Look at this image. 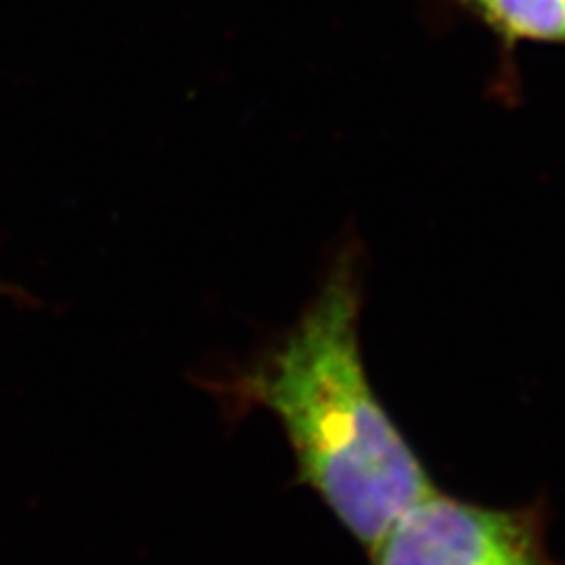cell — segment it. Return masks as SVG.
I'll use <instances>...</instances> for the list:
<instances>
[{
    "label": "cell",
    "instance_id": "2",
    "mask_svg": "<svg viewBox=\"0 0 565 565\" xmlns=\"http://www.w3.org/2000/svg\"><path fill=\"white\" fill-rule=\"evenodd\" d=\"M373 565H554L537 509H494L431 490L370 546Z\"/></svg>",
    "mask_w": 565,
    "mask_h": 565
},
{
    "label": "cell",
    "instance_id": "3",
    "mask_svg": "<svg viewBox=\"0 0 565 565\" xmlns=\"http://www.w3.org/2000/svg\"><path fill=\"white\" fill-rule=\"evenodd\" d=\"M469 10L504 41L565 43V0H469Z\"/></svg>",
    "mask_w": 565,
    "mask_h": 565
},
{
    "label": "cell",
    "instance_id": "4",
    "mask_svg": "<svg viewBox=\"0 0 565 565\" xmlns=\"http://www.w3.org/2000/svg\"><path fill=\"white\" fill-rule=\"evenodd\" d=\"M459 6H465V8H469V0H457Z\"/></svg>",
    "mask_w": 565,
    "mask_h": 565
},
{
    "label": "cell",
    "instance_id": "1",
    "mask_svg": "<svg viewBox=\"0 0 565 565\" xmlns=\"http://www.w3.org/2000/svg\"><path fill=\"white\" fill-rule=\"evenodd\" d=\"M361 307V262L347 247L286 338L228 382L226 394L280 422L299 481L370 550L436 488L370 382Z\"/></svg>",
    "mask_w": 565,
    "mask_h": 565
}]
</instances>
